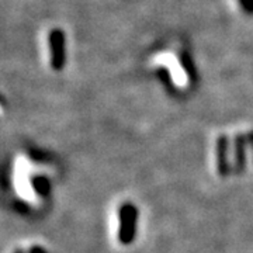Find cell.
Instances as JSON below:
<instances>
[{
	"label": "cell",
	"instance_id": "obj_4",
	"mask_svg": "<svg viewBox=\"0 0 253 253\" xmlns=\"http://www.w3.org/2000/svg\"><path fill=\"white\" fill-rule=\"evenodd\" d=\"M6 111H7V107H6V100L0 96V124H1V123H3V120L6 118Z\"/></svg>",
	"mask_w": 253,
	"mask_h": 253
},
{
	"label": "cell",
	"instance_id": "obj_2",
	"mask_svg": "<svg viewBox=\"0 0 253 253\" xmlns=\"http://www.w3.org/2000/svg\"><path fill=\"white\" fill-rule=\"evenodd\" d=\"M46 59L49 66L58 68L63 62V36L58 30H49L45 37Z\"/></svg>",
	"mask_w": 253,
	"mask_h": 253
},
{
	"label": "cell",
	"instance_id": "obj_1",
	"mask_svg": "<svg viewBox=\"0 0 253 253\" xmlns=\"http://www.w3.org/2000/svg\"><path fill=\"white\" fill-rule=\"evenodd\" d=\"M52 168L31 149H17L4 169V189L21 210L37 211L44 206L51 189Z\"/></svg>",
	"mask_w": 253,
	"mask_h": 253
},
{
	"label": "cell",
	"instance_id": "obj_3",
	"mask_svg": "<svg viewBox=\"0 0 253 253\" xmlns=\"http://www.w3.org/2000/svg\"><path fill=\"white\" fill-rule=\"evenodd\" d=\"M3 253H51L44 242L34 238L17 239L3 251Z\"/></svg>",
	"mask_w": 253,
	"mask_h": 253
}]
</instances>
